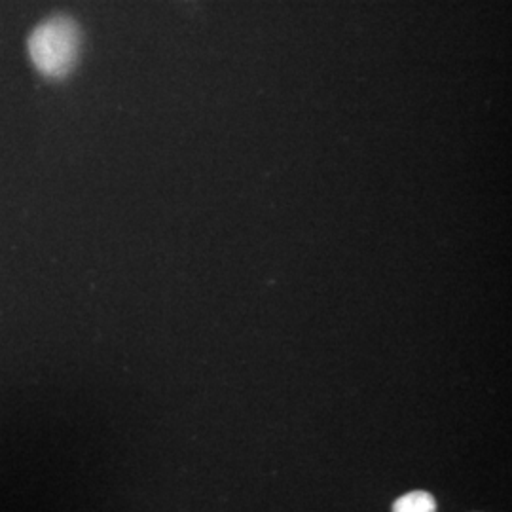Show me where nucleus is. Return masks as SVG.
<instances>
[{"label": "nucleus", "mask_w": 512, "mask_h": 512, "mask_svg": "<svg viewBox=\"0 0 512 512\" xmlns=\"http://www.w3.org/2000/svg\"><path fill=\"white\" fill-rule=\"evenodd\" d=\"M393 512H437V501L427 492H410L393 503Z\"/></svg>", "instance_id": "obj_2"}, {"label": "nucleus", "mask_w": 512, "mask_h": 512, "mask_svg": "<svg viewBox=\"0 0 512 512\" xmlns=\"http://www.w3.org/2000/svg\"><path fill=\"white\" fill-rule=\"evenodd\" d=\"M80 33L73 19L54 18L44 21L29 38V54L38 71L52 78L69 73L76 63Z\"/></svg>", "instance_id": "obj_1"}]
</instances>
